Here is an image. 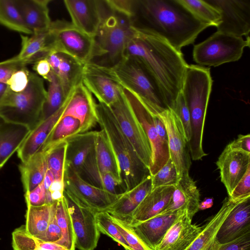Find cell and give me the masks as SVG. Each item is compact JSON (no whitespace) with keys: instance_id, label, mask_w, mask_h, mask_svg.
<instances>
[{"instance_id":"cell-1","label":"cell","mask_w":250,"mask_h":250,"mask_svg":"<svg viewBox=\"0 0 250 250\" xmlns=\"http://www.w3.org/2000/svg\"><path fill=\"white\" fill-rule=\"evenodd\" d=\"M133 22L137 30L157 37L179 51L209 26L178 0H137Z\"/></svg>"},{"instance_id":"cell-2","label":"cell","mask_w":250,"mask_h":250,"mask_svg":"<svg viewBox=\"0 0 250 250\" xmlns=\"http://www.w3.org/2000/svg\"><path fill=\"white\" fill-rule=\"evenodd\" d=\"M128 42L124 57L134 58L148 71L160 86L168 108L172 109L181 91L188 64L181 51L165 41L135 29Z\"/></svg>"},{"instance_id":"cell-3","label":"cell","mask_w":250,"mask_h":250,"mask_svg":"<svg viewBox=\"0 0 250 250\" xmlns=\"http://www.w3.org/2000/svg\"><path fill=\"white\" fill-rule=\"evenodd\" d=\"M212 84L209 68L188 65L181 92L190 113L191 137L188 146L190 157L194 161L200 160L207 155L203 150V139Z\"/></svg>"},{"instance_id":"cell-4","label":"cell","mask_w":250,"mask_h":250,"mask_svg":"<svg viewBox=\"0 0 250 250\" xmlns=\"http://www.w3.org/2000/svg\"><path fill=\"white\" fill-rule=\"evenodd\" d=\"M102 21L94 37L89 62L111 68L124 58L126 46L134 35L131 18L111 10L104 0Z\"/></svg>"},{"instance_id":"cell-5","label":"cell","mask_w":250,"mask_h":250,"mask_svg":"<svg viewBox=\"0 0 250 250\" xmlns=\"http://www.w3.org/2000/svg\"><path fill=\"white\" fill-rule=\"evenodd\" d=\"M97 107L98 124L105 133L118 160L124 191H128L151 175L149 169L122 133L109 107L99 103Z\"/></svg>"},{"instance_id":"cell-6","label":"cell","mask_w":250,"mask_h":250,"mask_svg":"<svg viewBox=\"0 0 250 250\" xmlns=\"http://www.w3.org/2000/svg\"><path fill=\"white\" fill-rule=\"evenodd\" d=\"M46 96L43 79L30 72L29 82L24 90L14 92L8 88L0 103V117L31 130L41 121Z\"/></svg>"},{"instance_id":"cell-7","label":"cell","mask_w":250,"mask_h":250,"mask_svg":"<svg viewBox=\"0 0 250 250\" xmlns=\"http://www.w3.org/2000/svg\"><path fill=\"white\" fill-rule=\"evenodd\" d=\"M110 68L121 85L135 94L149 109L168 108L158 84L139 61L125 57Z\"/></svg>"},{"instance_id":"cell-8","label":"cell","mask_w":250,"mask_h":250,"mask_svg":"<svg viewBox=\"0 0 250 250\" xmlns=\"http://www.w3.org/2000/svg\"><path fill=\"white\" fill-rule=\"evenodd\" d=\"M250 39L216 31L203 42L194 45V61L200 66L216 67L238 61L244 49L249 47Z\"/></svg>"},{"instance_id":"cell-9","label":"cell","mask_w":250,"mask_h":250,"mask_svg":"<svg viewBox=\"0 0 250 250\" xmlns=\"http://www.w3.org/2000/svg\"><path fill=\"white\" fill-rule=\"evenodd\" d=\"M48 31L49 53L62 52L83 64L90 61L93 37L82 32L71 22L64 20L52 21Z\"/></svg>"},{"instance_id":"cell-10","label":"cell","mask_w":250,"mask_h":250,"mask_svg":"<svg viewBox=\"0 0 250 250\" xmlns=\"http://www.w3.org/2000/svg\"><path fill=\"white\" fill-rule=\"evenodd\" d=\"M64 195L78 205L96 213L106 211L122 194H114L94 186L65 164Z\"/></svg>"},{"instance_id":"cell-11","label":"cell","mask_w":250,"mask_h":250,"mask_svg":"<svg viewBox=\"0 0 250 250\" xmlns=\"http://www.w3.org/2000/svg\"><path fill=\"white\" fill-rule=\"evenodd\" d=\"M108 106L122 133L142 162L149 168L151 159L149 141L125 98L123 91L119 99Z\"/></svg>"},{"instance_id":"cell-12","label":"cell","mask_w":250,"mask_h":250,"mask_svg":"<svg viewBox=\"0 0 250 250\" xmlns=\"http://www.w3.org/2000/svg\"><path fill=\"white\" fill-rule=\"evenodd\" d=\"M123 94L149 141L151 159L149 166L151 176L154 175L170 158L168 146L159 138L154 116L140 99L130 90L123 87Z\"/></svg>"},{"instance_id":"cell-13","label":"cell","mask_w":250,"mask_h":250,"mask_svg":"<svg viewBox=\"0 0 250 250\" xmlns=\"http://www.w3.org/2000/svg\"><path fill=\"white\" fill-rule=\"evenodd\" d=\"M150 110L165 126L170 159L175 167L178 176L184 171H189L191 165V157L181 120L171 108Z\"/></svg>"},{"instance_id":"cell-14","label":"cell","mask_w":250,"mask_h":250,"mask_svg":"<svg viewBox=\"0 0 250 250\" xmlns=\"http://www.w3.org/2000/svg\"><path fill=\"white\" fill-rule=\"evenodd\" d=\"M82 81L99 103L107 106L116 102L123 93V87L110 68L91 62L84 65Z\"/></svg>"},{"instance_id":"cell-15","label":"cell","mask_w":250,"mask_h":250,"mask_svg":"<svg viewBox=\"0 0 250 250\" xmlns=\"http://www.w3.org/2000/svg\"><path fill=\"white\" fill-rule=\"evenodd\" d=\"M221 15L217 31L247 37L250 31V0H206Z\"/></svg>"},{"instance_id":"cell-16","label":"cell","mask_w":250,"mask_h":250,"mask_svg":"<svg viewBox=\"0 0 250 250\" xmlns=\"http://www.w3.org/2000/svg\"><path fill=\"white\" fill-rule=\"evenodd\" d=\"M63 104L62 116H70L79 120L82 125L81 133L90 131L98 124L97 104L82 81L71 89Z\"/></svg>"},{"instance_id":"cell-17","label":"cell","mask_w":250,"mask_h":250,"mask_svg":"<svg viewBox=\"0 0 250 250\" xmlns=\"http://www.w3.org/2000/svg\"><path fill=\"white\" fill-rule=\"evenodd\" d=\"M65 196L75 234V247L79 250H94L100 236L96 224V213L78 205Z\"/></svg>"},{"instance_id":"cell-18","label":"cell","mask_w":250,"mask_h":250,"mask_svg":"<svg viewBox=\"0 0 250 250\" xmlns=\"http://www.w3.org/2000/svg\"><path fill=\"white\" fill-rule=\"evenodd\" d=\"M63 2L72 23L94 38L102 21L104 0H64Z\"/></svg>"},{"instance_id":"cell-19","label":"cell","mask_w":250,"mask_h":250,"mask_svg":"<svg viewBox=\"0 0 250 250\" xmlns=\"http://www.w3.org/2000/svg\"><path fill=\"white\" fill-rule=\"evenodd\" d=\"M216 165L220 171L221 181L230 196L250 167V153L232 149L228 145Z\"/></svg>"},{"instance_id":"cell-20","label":"cell","mask_w":250,"mask_h":250,"mask_svg":"<svg viewBox=\"0 0 250 250\" xmlns=\"http://www.w3.org/2000/svg\"><path fill=\"white\" fill-rule=\"evenodd\" d=\"M179 176L170 203L161 213L186 210L192 219L199 210L200 192L195 182L190 176L189 171H183Z\"/></svg>"},{"instance_id":"cell-21","label":"cell","mask_w":250,"mask_h":250,"mask_svg":"<svg viewBox=\"0 0 250 250\" xmlns=\"http://www.w3.org/2000/svg\"><path fill=\"white\" fill-rule=\"evenodd\" d=\"M192 223L185 210L174 222L154 250H186L202 229Z\"/></svg>"},{"instance_id":"cell-22","label":"cell","mask_w":250,"mask_h":250,"mask_svg":"<svg viewBox=\"0 0 250 250\" xmlns=\"http://www.w3.org/2000/svg\"><path fill=\"white\" fill-rule=\"evenodd\" d=\"M45 59L59 80L66 98L71 89L82 82L84 64L62 52H50Z\"/></svg>"},{"instance_id":"cell-23","label":"cell","mask_w":250,"mask_h":250,"mask_svg":"<svg viewBox=\"0 0 250 250\" xmlns=\"http://www.w3.org/2000/svg\"><path fill=\"white\" fill-rule=\"evenodd\" d=\"M250 230V196L240 200L232 209L216 234L220 244L232 241Z\"/></svg>"},{"instance_id":"cell-24","label":"cell","mask_w":250,"mask_h":250,"mask_svg":"<svg viewBox=\"0 0 250 250\" xmlns=\"http://www.w3.org/2000/svg\"><path fill=\"white\" fill-rule=\"evenodd\" d=\"M242 199L226 198L220 209L203 226L200 233L186 250H217L220 245L216 238L217 232L228 215Z\"/></svg>"},{"instance_id":"cell-25","label":"cell","mask_w":250,"mask_h":250,"mask_svg":"<svg viewBox=\"0 0 250 250\" xmlns=\"http://www.w3.org/2000/svg\"><path fill=\"white\" fill-rule=\"evenodd\" d=\"M183 212L161 213L143 222L129 226L149 248L154 250Z\"/></svg>"},{"instance_id":"cell-26","label":"cell","mask_w":250,"mask_h":250,"mask_svg":"<svg viewBox=\"0 0 250 250\" xmlns=\"http://www.w3.org/2000/svg\"><path fill=\"white\" fill-rule=\"evenodd\" d=\"M174 188V186H167L152 189L134 211L128 224L141 223L161 214L169 205Z\"/></svg>"},{"instance_id":"cell-27","label":"cell","mask_w":250,"mask_h":250,"mask_svg":"<svg viewBox=\"0 0 250 250\" xmlns=\"http://www.w3.org/2000/svg\"><path fill=\"white\" fill-rule=\"evenodd\" d=\"M64 109L63 103L60 108L47 118L41 121L32 129L17 151L21 162L28 160L39 151L53 127L61 118Z\"/></svg>"},{"instance_id":"cell-28","label":"cell","mask_w":250,"mask_h":250,"mask_svg":"<svg viewBox=\"0 0 250 250\" xmlns=\"http://www.w3.org/2000/svg\"><path fill=\"white\" fill-rule=\"evenodd\" d=\"M151 190L150 175L132 189L123 192L106 211L129 224L134 211Z\"/></svg>"},{"instance_id":"cell-29","label":"cell","mask_w":250,"mask_h":250,"mask_svg":"<svg viewBox=\"0 0 250 250\" xmlns=\"http://www.w3.org/2000/svg\"><path fill=\"white\" fill-rule=\"evenodd\" d=\"M97 131H89L67 138L65 164L81 175L85 162L94 147Z\"/></svg>"},{"instance_id":"cell-30","label":"cell","mask_w":250,"mask_h":250,"mask_svg":"<svg viewBox=\"0 0 250 250\" xmlns=\"http://www.w3.org/2000/svg\"><path fill=\"white\" fill-rule=\"evenodd\" d=\"M26 27L33 33L48 29L52 21L49 14L50 0H15Z\"/></svg>"},{"instance_id":"cell-31","label":"cell","mask_w":250,"mask_h":250,"mask_svg":"<svg viewBox=\"0 0 250 250\" xmlns=\"http://www.w3.org/2000/svg\"><path fill=\"white\" fill-rule=\"evenodd\" d=\"M30 131L25 125L7 122L0 117V169L18 150Z\"/></svg>"},{"instance_id":"cell-32","label":"cell","mask_w":250,"mask_h":250,"mask_svg":"<svg viewBox=\"0 0 250 250\" xmlns=\"http://www.w3.org/2000/svg\"><path fill=\"white\" fill-rule=\"evenodd\" d=\"M48 153L40 150L28 160L19 166L24 192L32 190L43 180L47 170Z\"/></svg>"},{"instance_id":"cell-33","label":"cell","mask_w":250,"mask_h":250,"mask_svg":"<svg viewBox=\"0 0 250 250\" xmlns=\"http://www.w3.org/2000/svg\"><path fill=\"white\" fill-rule=\"evenodd\" d=\"M80 176L94 186L114 194H121L118 193L117 188L120 186L123 188L122 181L100 170L96 162L94 147L85 162Z\"/></svg>"},{"instance_id":"cell-34","label":"cell","mask_w":250,"mask_h":250,"mask_svg":"<svg viewBox=\"0 0 250 250\" xmlns=\"http://www.w3.org/2000/svg\"><path fill=\"white\" fill-rule=\"evenodd\" d=\"M94 154L96 164L102 171L108 173L122 181L118 160L105 133L102 129L97 131Z\"/></svg>"},{"instance_id":"cell-35","label":"cell","mask_w":250,"mask_h":250,"mask_svg":"<svg viewBox=\"0 0 250 250\" xmlns=\"http://www.w3.org/2000/svg\"><path fill=\"white\" fill-rule=\"evenodd\" d=\"M57 202L41 206H26L24 226L28 234L38 239L44 234Z\"/></svg>"},{"instance_id":"cell-36","label":"cell","mask_w":250,"mask_h":250,"mask_svg":"<svg viewBox=\"0 0 250 250\" xmlns=\"http://www.w3.org/2000/svg\"><path fill=\"white\" fill-rule=\"evenodd\" d=\"M21 49L17 55L21 59L29 60L33 63L45 58L48 49V30L34 32L31 37L21 35Z\"/></svg>"},{"instance_id":"cell-37","label":"cell","mask_w":250,"mask_h":250,"mask_svg":"<svg viewBox=\"0 0 250 250\" xmlns=\"http://www.w3.org/2000/svg\"><path fill=\"white\" fill-rule=\"evenodd\" d=\"M82 133L80 121L70 116H62L40 150L48 151L67 138Z\"/></svg>"},{"instance_id":"cell-38","label":"cell","mask_w":250,"mask_h":250,"mask_svg":"<svg viewBox=\"0 0 250 250\" xmlns=\"http://www.w3.org/2000/svg\"><path fill=\"white\" fill-rule=\"evenodd\" d=\"M55 217L62 232L61 238L56 243L63 246L67 250H75V234L64 194L57 202Z\"/></svg>"},{"instance_id":"cell-39","label":"cell","mask_w":250,"mask_h":250,"mask_svg":"<svg viewBox=\"0 0 250 250\" xmlns=\"http://www.w3.org/2000/svg\"><path fill=\"white\" fill-rule=\"evenodd\" d=\"M0 24L22 34L33 33L25 25L15 0H0Z\"/></svg>"},{"instance_id":"cell-40","label":"cell","mask_w":250,"mask_h":250,"mask_svg":"<svg viewBox=\"0 0 250 250\" xmlns=\"http://www.w3.org/2000/svg\"><path fill=\"white\" fill-rule=\"evenodd\" d=\"M46 80L49 84L42 107L41 121L47 118L58 110L66 98L59 81L52 70Z\"/></svg>"},{"instance_id":"cell-41","label":"cell","mask_w":250,"mask_h":250,"mask_svg":"<svg viewBox=\"0 0 250 250\" xmlns=\"http://www.w3.org/2000/svg\"><path fill=\"white\" fill-rule=\"evenodd\" d=\"M195 17L210 26L217 27L220 22V12L206 0H178Z\"/></svg>"},{"instance_id":"cell-42","label":"cell","mask_w":250,"mask_h":250,"mask_svg":"<svg viewBox=\"0 0 250 250\" xmlns=\"http://www.w3.org/2000/svg\"><path fill=\"white\" fill-rule=\"evenodd\" d=\"M66 147L67 143L64 141L49 150L46 151L48 153L47 168L53 174L55 180H64Z\"/></svg>"},{"instance_id":"cell-43","label":"cell","mask_w":250,"mask_h":250,"mask_svg":"<svg viewBox=\"0 0 250 250\" xmlns=\"http://www.w3.org/2000/svg\"><path fill=\"white\" fill-rule=\"evenodd\" d=\"M96 221L99 231L120 244L125 250H130L127 243L111 220V215L106 211L96 213Z\"/></svg>"},{"instance_id":"cell-44","label":"cell","mask_w":250,"mask_h":250,"mask_svg":"<svg viewBox=\"0 0 250 250\" xmlns=\"http://www.w3.org/2000/svg\"><path fill=\"white\" fill-rule=\"evenodd\" d=\"M110 215L112 221L127 243L130 250H153L143 241L127 223Z\"/></svg>"},{"instance_id":"cell-45","label":"cell","mask_w":250,"mask_h":250,"mask_svg":"<svg viewBox=\"0 0 250 250\" xmlns=\"http://www.w3.org/2000/svg\"><path fill=\"white\" fill-rule=\"evenodd\" d=\"M151 177L152 189L162 186H174L179 180L175 167L169 158L167 162Z\"/></svg>"},{"instance_id":"cell-46","label":"cell","mask_w":250,"mask_h":250,"mask_svg":"<svg viewBox=\"0 0 250 250\" xmlns=\"http://www.w3.org/2000/svg\"><path fill=\"white\" fill-rule=\"evenodd\" d=\"M172 109L181 120L188 142L191 137V125L189 111L181 91L177 96Z\"/></svg>"},{"instance_id":"cell-47","label":"cell","mask_w":250,"mask_h":250,"mask_svg":"<svg viewBox=\"0 0 250 250\" xmlns=\"http://www.w3.org/2000/svg\"><path fill=\"white\" fill-rule=\"evenodd\" d=\"M33 63L29 60L21 59L17 55L0 62V83H6L11 75L16 71Z\"/></svg>"},{"instance_id":"cell-48","label":"cell","mask_w":250,"mask_h":250,"mask_svg":"<svg viewBox=\"0 0 250 250\" xmlns=\"http://www.w3.org/2000/svg\"><path fill=\"white\" fill-rule=\"evenodd\" d=\"M105 2L111 10L133 20L136 15L137 0H105Z\"/></svg>"},{"instance_id":"cell-49","label":"cell","mask_w":250,"mask_h":250,"mask_svg":"<svg viewBox=\"0 0 250 250\" xmlns=\"http://www.w3.org/2000/svg\"><path fill=\"white\" fill-rule=\"evenodd\" d=\"M29 73L26 67L15 72L7 82L9 89L14 92H20L24 90L29 82Z\"/></svg>"},{"instance_id":"cell-50","label":"cell","mask_w":250,"mask_h":250,"mask_svg":"<svg viewBox=\"0 0 250 250\" xmlns=\"http://www.w3.org/2000/svg\"><path fill=\"white\" fill-rule=\"evenodd\" d=\"M46 190L42 182L32 190L24 192L26 206H41L46 205Z\"/></svg>"},{"instance_id":"cell-51","label":"cell","mask_w":250,"mask_h":250,"mask_svg":"<svg viewBox=\"0 0 250 250\" xmlns=\"http://www.w3.org/2000/svg\"><path fill=\"white\" fill-rule=\"evenodd\" d=\"M232 200H238L250 196V167L241 178L231 195L228 196Z\"/></svg>"},{"instance_id":"cell-52","label":"cell","mask_w":250,"mask_h":250,"mask_svg":"<svg viewBox=\"0 0 250 250\" xmlns=\"http://www.w3.org/2000/svg\"><path fill=\"white\" fill-rule=\"evenodd\" d=\"M56 208V206L53 211L49 225L45 233L39 239L45 242L56 243L61 238V230L57 224L55 217Z\"/></svg>"},{"instance_id":"cell-53","label":"cell","mask_w":250,"mask_h":250,"mask_svg":"<svg viewBox=\"0 0 250 250\" xmlns=\"http://www.w3.org/2000/svg\"><path fill=\"white\" fill-rule=\"evenodd\" d=\"M217 250H250V230L232 241L220 244Z\"/></svg>"},{"instance_id":"cell-54","label":"cell","mask_w":250,"mask_h":250,"mask_svg":"<svg viewBox=\"0 0 250 250\" xmlns=\"http://www.w3.org/2000/svg\"><path fill=\"white\" fill-rule=\"evenodd\" d=\"M228 145L232 149L250 153V134H239L236 139Z\"/></svg>"},{"instance_id":"cell-55","label":"cell","mask_w":250,"mask_h":250,"mask_svg":"<svg viewBox=\"0 0 250 250\" xmlns=\"http://www.w3.org/2000/svg\"><path fill=\"white\" fill-rule=\"evenodd\" d=\"M33 69L36 74L46 80L51 71L50 65L45 58L36 61L33 63Z\"/></svg>"},{"instance_id":"cell-56","label":"cell","mask_w":250,"mask_h":250,"mask_svg":"<svg viewBox=\"0 0 250 250\" xmlns=\"http://www.w3.org/2000/svg\"><path fill=\"white\" fill-rule=\"evenodd\" d=\"M64 180H54L48 190L50 192L52 200L57 202L64 195Z\"/></svg>"},{"instance_id":"cell-57","label":"cell","mask_w":250,"mask_h":250,"mask_svg":"<svg viewBox=\"0 0 250 250\" xmlns=\"http://www.w3.org/2000/svg\"><path fill=\"white\" fill-rule=\"evenodd\" d=\"M55 178L52 172L47 168L45 176L43 180V184L46 190H48L53 182L54 181Z\"/></svg>"},{"instance_id":"cell-58","label":"cell","mask_w":250,"mask_h":250,"mask_svg":"<svg viewBox=\"0 0 250 250\" xmlns=\"http://www.w3.org/2000/svg\"><path fill=\"white\" fill-rule=\"evenodd\" d=\"M213 205L212 198H206L203 201L200 203L199 210H204L211 207Z\"/></svg>"},{"instance_id":"cell-59","label":"cell","mask_w":250,"mask_h":250,"mask_svg":"<svg viewBox=\"0 0 250 250\" xmlns=\"http://www.w3.org/2000/svg\"><path fill=\"white\" fill-rule=\"evenodd\" d=\"M8 87L6 83H0V103L5 96Z\"/></svg>"},{"instance_id":"cell-60","label":"cell","mask_w":250,"mask_h":250,"mask_svg":"<svg viewBox=\"0 0 250 250\" xmlns=\"http://www.w3.org/2000/svg\"></svg>"},{"instance_id":"cell-61","label":"cell","mask_w":250,"mask_h":250,"mask_svg":"<svg viewBox=\"0 0 250 250\" xmlns=\"http://www.w3.org/2000/svg\"></svg>"}]
</instances>
